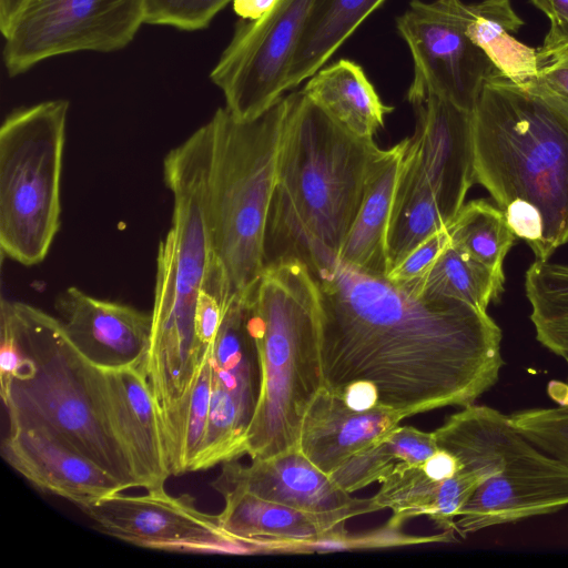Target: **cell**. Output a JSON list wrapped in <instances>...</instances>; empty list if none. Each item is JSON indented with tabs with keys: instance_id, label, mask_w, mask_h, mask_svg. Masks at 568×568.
I'll return each instance as SVG.
<instances>
[{
	"instance_id": "13",
	"label": "cell",
	"mask_w": 568,
	"mask_h": 568,
	"mask_svg": "<svg viewBox=\"0 0 568 568\" xmlns=\"http://www.w3.org/2000/svg\"><path fill=\"white\" fill-rule=\"evenodd\" d=\"M498 454L497 471L476 488L456 519L462 537L568 506V465L530 442L505 414Z\"/></svg>"
},
{
	"instance_id": "23",
	"label": "cell",
	"mask_w": 568,
	"mask_h": 568,
	"mask_svg": "<svg viewBox=\"0 0 568 568\" xmlns=\"http://www.w3.org/2000/svg\"><path fill=\"white\" fill-rule=\"evenodd\" d=\"M302 92L345 130L373 139L394 108L381 100L363 68L341 59L313 74Z\"/></svg>"
},
{
	"instance_id": "25",
	"label": "cell",
	"mask_w": 568,
	"mask_h": 568,
	"mask_svg": "<svg viewBox=\"0 0 568 568\" xmlns=\"http://www.w3.org/2000/svg\"><path fill=\"white\" fill-rule=\"evenodd\" d=\"M446 226L432 189L405 150L387 232L389 271L414 247Z\"/></svg>"
},
{
	"instance_id": "5",
	"label": "cell",
	"mask_w": 568,
	"mask_h": 568,
	"mask_svg": "<svg viewBox=\"0 0 568 568\" xmlns=\"http://www.w3.org/2000/svg\"><path fill=\"white\" fill-rule=\"evenodd\" d=\"M0 331L14 341L20 362L0 382L9 428L44 430L75 448L125 489L143 488L120 433L103 368L84 358L57 316L1 298Z\"/></svg>"
},
{
	"instance_id": "9",
	"label": "cell",
	"mask_w": 568,
	"mask_h": 568,
	"mask_svg": "<svg viewBox=\"0 0 568 568\" xmlns=\"http://www.w3.org/2000/svg\"><path fill=\"white\" fill-rule=\"evenodd\" d=\"M144 24L143 0H29L3 36L9 75L57 55L125 48Z\"/></svg>"
},
{
	"instance_id": "30",
	"label": "cell",
	"mask_w": 568,
	"mask_h": 568,
	"mask_svg": "<svg viewBox=\"0 0 568 568\" xmlns=\"http://www.w3.org/2000/svg\"><path fill=\"white\" fill-rule=\"evenodd\" d=\"M450 244L490 270L504 274V260L516 235L504 212L485 200L464 204L446 226Z\"/></svg>"
},
{
	"instance_id": "20",
	"label": "cell",
	"mask_w": 568,
	"mask_h": 568,
	"mask_svg": "<svg viewBox=\"0 0 568 568\" xmlns=\"http://www.w3.org/2000/svg\"><path fill=\"white\" fill-rule=\"evenodd\" d=\"M224 508L217 515L222 530L247 547L258 551H311L323 538L345 531L312 514L257 497L240 489L219 491Z\"/></svg>"
},
{
	"instance_id": "40",
	"label": "cell",
	"mask_w": 568,
	"mask_h": 568,
	"mask_svg": "<svg viewBox=\"0 0 568 568\" xmlns=\"http://www.w3.org/2000/svg\"><path fill=\"white\" fill-rule=\"evenodd\" d=\"M565 359L568 364V357H565ZM555 385L558 390L549 388V395L558 403V408L568 412V377L565 383H556Z\"/></svg>"
},
{
	"instance_id": "6",
	"label": "cell",
	"mask_w": 568,
	"mask_h": 568,
	"mask_svg": "<svg viewBox=\"0 0 568 568\" xmlns=\"http://www.w3.org/2000/svg\"><path fill=\"white\" fill-rule=\"evenodd\" d=\"M261 392L245 454L263 459L297 448L304 415L322 388L320 295L305 264H267L252 293Z\"/></svg>"
},
{
	"instance_id": "1",
	"label": "cell",
	"mask_w": 568,
	"mask_h": 568,
	"mask_svg": "<svg viewBox=\"0 0 568 568\" xmlns=\"http://www.w3.org/2000/svg\"><path fill=\"white\" fill-rule=\"evenodd\" d=\"M315 281L322 387L367 383L406 418L466 407L498 382L503 335L487 312L416 296L341 262Z\"/></svg>"
},
{
	"instance_id": "4",
	"label": "cell",
	"mask_w": 568,
	"mask_h": 568,
	"mask_svg": "<svg viewBox=\"0 0 568 568\" xmlns=\"http://www.w3.org/2000/svg\"><path fill=\"white\" fill-rule=\"evenodd\" d=\"M378 149L373 139L345 130L302 90L287 95L265 265L298 260L314 278L336 266Z\"/></svg>"
},
{
	"instance_id": "22",
	"label": "cell",
	"mask_w": 568,
	"mask_h": 568,
	"mask_svg": "<svg viewBox=\"0 0 568 568\" xmlns=\"http://www.w3.org/2000/svg\"><path fill=\"white\" fill-rule=\"evenodd\" d=\"M407 138L373 156L361 206L343 243L339 261L363 273L386 277L387 232Z\"/></svg>"
},
{
	"instance_id": "33",
	"label": "cell",
	"mask_w": 568,
	"mask_h": 568,
	"mask_svg": "<svg viewBox=\"0 0 568 568\" xmlns=\"http://www.w3.org/2000/svg\"><path fill=\"white\" fill-rule=\"evenodd\" d=\"M510 419L536 446L568 465V412L529 408L511 414Z\"/></svg>"
},
{
	"instance_id": "32",
	"label": "cell",
	"mask_w": 568,
	"mask_h": 568,
	"mask_svg": "<svg viewBox=\"0 0 568 568\" xmlns=\"http://www.w3.org/2000/svg\"><path fill=\"white\" fill-rule=\"evenodd\" d=\"M232 0H143L144 24L202 30Z\"/></svg>"
},
{
	"instance_id": "21",
	"label": "cell",
	"mask_w": 568,
	"mask_h": 568,
	"mask_svg": "<svg viewBox=\"0 0 568 568\" xmlns=\"http://www.w3.org/2000/svg\"><path fill=\"white\" fill-rule=\"evenodd\" d=\"M120 433L144 489L162 488L172 475L164 425L142 367L103 368Z\"/></svg>"
},
{
	"instance_id": "12",
	"label": "cell",
	"mask_w": 568,
	"mask_h": 568,
	"mask_svg": "<svg viewBox=\"0 0 568 568\" xmlns=\"http://www.w3.org/2000/svg\"><path fill=\"white\" fill-rule=\"evenodd\" d=\"M251 291L233 294L224 307L211 353L209 423L192 471L237 460L261 392V365L252 328Z\"/></svg>"
},
{
	"instance_id": "17",
	"label": "cell",
	"mask_w": 568,
	"mask_h": 568,
	"mask_svg": "<svg viewBox=\"0 0 568 568\" xmlns=\"http://www.w3.org/2000/svg\"><path fill=\"white\" fill-rule=\"evenodd\" d=\"M73 346L101 368L144 367L152 334V313L101 300L70 286L54 301Z\"/></svg>"
},
{
	"instance_id": "10",
	"label": "cell",
	"mask_w": 568,
	"mask_h": 568,
	"mask_svg": "<svg viewBox=\"0 0 568 568\" xmlns=\"http://www.w3.org/2000/svg\"><path fill=\"white\" fill-rule=\"evenodd\" d=\"M467 21L462 0H412L396 19L414 63L407 92L413 105L436 95L473 112L484 83L501 75L468 37Z\"/></svg>"
},
{
	"instance_id": "38",
	"label": "cell",
	"mask_w": 568,
	"mask_h": 568,
	"mask_svg": "<svg viewBox=\"0 0 568 568\" xmlns=\"http://www.w3.org/2000/svg\"><path fill=\"white\" fill-rule=\"evenodd\" d=\"M280 0H232L234 12L244 20L261 18L271 11Z\"/></svg>"
},
{
	"instance_id": "16",
	"label": "cell",
	"mask_w": 568,
	"mask_h": 568,
	"mask_svg": "<svg viewBox=\"0 0 568 568\" xmlns=\"http://www.w3.org/2000/svg\"><path fill=\"white\" fill-rule=\"evenodd\" d=\"M416 129L407 154L432 189L447 225L475 182L471 112L436 95L414 105Z\"/></svg>"
},
{
	"instance_id": "7",
	"label": "cell",
	"mask_w": 568,
	"mask_h": 568,
	"mask_svg": "<svg viewBox=\"0 0 568 568\" xmlns=\"http://www.w3.org/2000/svg\"><path fill=\"white\" fill-rule=\"evenodd\" d=\"M286 112L283 97L251 120H239L224 106L207 121L211 248L232 294L252 290L265 267V232Z\"/></svg>"
},
{
	"instance_id": "29",
	"label": "cell",
	"mask_w": 568,
	"mask_h": 568,
	"mask_svg": "<svg viewBox=\"0 0 568 568\" xmlns=\"http://www.w3.org/2000/svg\"><path fill=\"white\" fill-rule=\"evenodd\" d=\"M525 290L537 341L568 357V265L535 260L526 271Z\"/></svg>"
},
{
	"instance_id": "26",
	"label": "cell",
	"mask_w": 568,
	"mask_h": 568,
	"mask_svg": "<svg viewBox=\"0 0 568 568\" xmlns=\"http://www.w3.org/2000/svg\"><path fill=\"white\" fill-rule=\"evenodd\" d=\"M523 24L510 0H480L468 4V37L500 74L514 82L537 77V49L513 36Z\"/></svg>"
},
{
	"instance_id": "19",
	"label": "cell",
	"mask_w": 568,
	"mask_h": 568,
	"mask_svg": "<svg viewBox=\"0 0 568 568\" xmlns=\"http://www.w3.org/2000/svg\"><path fill=\"white\" fill-rule=\"evenodd\" d=\"M382 405L357 410L322 387L311 402L301 426L298 449L331 475L348 458L385 437L404 419Z\"/></svg>"
},
{
	"instance_id": "35",
	"label": "cell",
	"mask_w": 568,
	"mask_h": 568,
	"mask_svg": "<svg viewBox=\"0 0 568 568\" xmlns=\"http://www.w3.org/2000/svg\"><path fill=\"white\" fill-rule=\"evenodd\" d=\"M449 243V235L445 227L414 247L388 272L386 278L400 287L422 281Z\"/></svg>"
},
{
	"instance_id": "15",
	"label": "cell",
	"mask_w": 568,
	"mask_h": 568,
	"mask_svg": "<svg viewBox=\"0 0 568 568\" xmlns=\"http://www.w3.org/2000/svg\"><path fill=\"white\" fill-rule=\"evenodd\" d=\"M213 481L215 490L240 489L333 524L381 510L374 498L353 497L329 475L316 467L300 449L293 448L250 465L237 460L222 464Z\"/></svg>"
},
{
	"instance_id": "18",
	"label": "cell",
	"mask_w": 568,
	"mask_h": 568,
	"mask_svg": "<svg viewBox=\"0 0 568 568\" xmlns=\"http://www.w3.org/2000/svg\"><path fill=\"white\" fill-rule=\"evenodd\" d=\"M1 455L36 489L79 508L126 490L92 459L44 430L9 428Z\"/></svg>"
},
{
	"instance_id": "28",
	"label": "cell",
	"mask_w": 568,
	"mask_h": 568,
	"mask_svg": "<svg viewBox=\"0 0 568 568\" xmlns=\"http://www.w3.org/2000/svg\"><path fill=\"white\" fill-rule=\"evenodd\" d=\"M504 283V274L449 243L422 281L402 288L416 296L459 300L487 312L488 305L503 293Z\"/></svg>"
},
{
	"instance_id": "39",
	"label": "cell",
	"mask_w": 568,
	"mask_h": 568,
	"mask_svg": "<svg viewBox=\"0 0 568 568\" xmlns=\"http://www.w3.org/2000/svg\"><path fill=\"white\" fill-rule=\"evenodd\" d=\"M29 0H0V30L4 36Z\"/></svg>"
},
{
	"instance_id": "37",
	"label": "cell",
	"mask_w": 568,
	"mask_h": 568,
	"mask_svg": "<svg viewBox=\"0 0 568 568\" xmlns=\"http://www.w3.org/2000/svg\"><path fill=\"white\" fill-rule=\"evenodd\" d=\"M542 11L550 21V27L568 36V0H529Z\"/></svg>"
},
{
	"instance_id": "2",
	"label": "cell",
	"mask_w": 568,
	"mask_h": 568,
	"mask_svg": "<svg viewBox=\"0 0 568 568\" xmlns=\"http://www.w3.org/2000/svg\"><path fill=\"white\" fill-rule=\"evenodd\" d=\"M475 181L548 261L568 243V97L536 77L488 79L471 112Z\"/></svg>"
},
{
	"instance_id": "14",
	"label": "cell",
	"mask_w": 568,
	"mask_h": 568,
	"mask_svg": "<svg viewBox=\"0 0 568 568\" xmlns=\"http://www.w3.org/2000/svg\"><path fill=\"white\" fill-rule=\"evenodd\" d=\"M123 491L80 508L95 527L125 542L156 550L193 554H250L227 536L219 516L203 513L187 495L171 496L162 488L142 495Z\"/></svg>"
},
{
	"instance_id": "31",
	"label": "cell",
	"mask_w": 568,
	"mask_h": 568,
	"mask_svg": "<svg viewBox=\"0 0 568 568\" xmlns=\"http://www.w3.org/2000/svg\"><path fill=\"white\" fill-rule=\"evenodd\" d=\"M443 481L430 478L422 464L400 462L381 481L373 498L381 510H392L387 524L394 527L418 516H427L433 521Z\"/></svg>"
},
{
	"instance_id": "11",
	"label": "cell",
	"mask_w": 568,
	"mask_h": 568,
	"mask_svg": "<svg viewBox=\"0 0 568 568\" xmlns=\"http://www.w3.org/2000/svg\"><path fill=\"white\" fill-rule=\"evenodd\" d=\"M313 2L280 0L261 18L240 19L210 73L233 116L254 119L288 90L290 69Z\"/></svg>"
},
{
	"instance_id": "27",
	"label": "cell",
	"mask_w": 568,
	"mask_h": 568,
	"mask_svg": "<svg viewBox=\"0 0 568 568\" xmlns=\"http://www.w3.org/2000/svg\"><path fill=\"white\" fill-rule=\"evenodd\" d=\"M438 450L433 432L397 426L385 437L362 449L329 476L347 493L382 481L400 462L422 464Z\"/></svg>"
},
{
	"instance_id": "24",
	"label": "cell",
	"mask_w": 568,
	"mask_h": 568,
	"mask_svg": "<svg viewBox=\"0 0 568 568\" xmlns=\"http://www.w3.org/2000/svg\"><path fill=\"white\" fill-rule=\"evenodd\" d=\"M385 0H314L288 74V90L310 79Z\"/></svg>"
},
{
	"instance_id": "3",
	"label": "cell",
	"mask_w": 568,
	"mask_h": 568,
	"mask_svg": "<svg viewBox=\"0 0 568 568\" xmlns=\"http://www.w3.org/2000/svg\"><path fill=\"white\" fill-rule=\"evenodd\" d=\"M209 122L163 160L173 199L171 227L156 253L152 334L144 373L162 416L169 449L179 452L191 395L211 353L196 342L194 315L212 256L207 220Z\"/></svg>"
},
{
	"instance_id": "34",
	"label": "cell",
	"mask_w": 568,
	"mask_h": 568,
	"mask_svg": "<svg viewBox=\"0 0 568 568\" xmlns=\"http://www.w3.org/2000/svg\"><path fill=\"white\" fill-rule=\"evenodd\" d=\"M210 357L196 379L189 405L183 439L184 473L192 471L207 428L211 398Z\"/></svg>"
},
{
	"instance_id": "8",
	"label": "cell",
	"mask_w": 568,
	"mask_h": 568,
	"mask_svg": "<svg viewBox=\"0 0 568 568\" xmlns=\"http://www.w3.org/2000/svg\"><path fill=\"white\" fill-rule=\"evenodd\" d=\"M69 101L48 100L10 112L0 128V247L33 266L54 241Z\"/></svg>"
},
{
	"instance_id": "36",
	"label": "cell",
	"mask_w": 568,
	"mask_h": 568,
	"mask_svg": "<svg viewBox=\"0 0 568 568\" xmlns=\"http://www.w3.org/2000/svg\"><path fill=\"white\" fill-rule=\"evenodd\" d=\"M537 77L568 97V36L549 28L537 49Z\"/></svg>"
}]
</instances>
